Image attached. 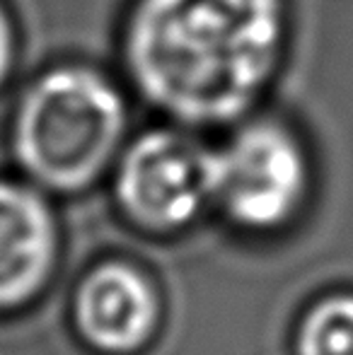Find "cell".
Returning <instances> with one entry per match:
<instances>
[{
  "instance_id": "cell-4",
  "label": "cell",
  "mask_w": 353,
  "mask_h": 355,
  "mask_svg": "<svg viewBox=\"0 0 353 355\" xmlns=\"http://www.w3.org/2000/svg\"><path fill=\"white\" fill-rule=\"evenodd\" d=\"M119 201L153 230L187 225L211 196V150L177 131H150L123 155Z\"/></svg>"
},
{
  "instance_id": "cell-5",
  "label": "cell",
  "mask_w": 353,
  "mask_h": 355,
  "mask_svg": "<svg viewBox=\"0 0 353 355\" xmlns=\"http://www.w3.org/2000/svg\"><path fill=\"white\" fill-rule=\"evenodd\" d=\"M157 295L126 263H104L80 285L76 319L80 334L104 353H133L155 331Z\"/></svg>"
},
{
  "instance_id": "cell-1",
  "label": "cell",
  "mask_w": 353,
  "mask_h": 355,
  "mask_svg": "<svg viewBox=\"0 0 353 355\" xmlns=\"http://www.w3.org/2000/svg\"><path fill=\"white\" fill-rule=\"evenodd\" d=\"M283 0H138L126 61L138 89L184 123H225L278 66Z\"/></svg>"
},
{
  "instance_id": "cell-3",
  "label": "cell",
  "mask_w": 353,
  "mask_h": 355,
  "mask_svg": "<svg viewBox=\"0 0 353 355\" xmlns=\"http://www.w3.org/2000/svg\"><path fill=\"white\" fill-rule=\"evenodd\" d=\"M305 191V157L295 138L273 121H257L211 153V196L250 227L283 223Z\"/></svg>"
},
{
  "instance_id": "cell-7",
  "label": "cell",
  "mask_w": 353,
  "mask_h": 355,
  "mask_svg": "<svg viewBox=\"0 0 353 355\" xmlns=\"http://www.w3.org/2000/svg\"><path fill=\"white\" fill-rule=\"evenodd\" d=\"M300 355H353V295H334L307 312L298 334Z\"/></svg>"
},
{
  "instance_id": "cell-8",
  "label": "cell",
  "mask_w": 353,
  "mask_h": 355,
  "mask_svg": "<svg viewBox=\"0 0 353 355\" xmlns=\"http://www.w3.org/2000/svg\"><path fill=\"white\" fill-rule=\"evenodd\" d=\"M10 66H12V27L5 10L0 8V83L10 73Z\"/></svg>"
},
{
  "instance_id": "cell-2",
  "label": "cell",
  "mask_w": 353,
  "mask_h": 355,
  "mask_svg": "<svg viewBox=\"0 0 353 355\" xmlns=\"http://www.w3.org/2000/svg\"><path fill=\"white\" fill-rule=\"evenodd\" d=\"M123 119V99L104 75L83 66L53 68L22 97L15 153L46 187L80 189L117 150Z\"/></svg>"
},
{
  "instance_id": "cell-6",
  "label": "cell",
  "mask_w": 353,
  "mask_h": 355,
  "mask_svg": "<svg viewBox=\"0 0 353 355\" xmlns=\"http://www.w3.org/2000/svg\"><path fill=\"white\" fill-rule=\"evenodd\" d=\"M56 230L34 191L0 182V309L29 300L51 271Z\"/></svg>"
}]
</instances>
